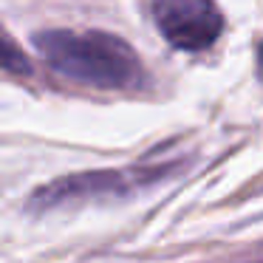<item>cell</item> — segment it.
I'll return each mask as SVG.
<instances>
[{"label": "cell", "instance_id": "1", "mask_svg": "<svg viewBox=\"0 0 263 263\" xmlns=\"http://www.w3.org/2000/svg\"><path fill=\"white\" fill-rule=\"evenodd\" d=\"M37 48L54 71L93 88H127L139 80V57L105 31H46Z\"/></svg>", "mask_w": 263, "mask_h": 263}, {"label": "cell", "instance_id": "2", "mask_svg": "<svg viewBox=\"0 0 263 263\" xmlns=\"http://www.w3.org/2000/svg\"><path fill=\"white\" fill-rule=\"evenodd\" d=\"M156 23L164 40L181 51H204L223 29V17L212 0H161Z\"/></svg>", "mask_w": 263, "mask_h": 263}, {"label": "cell", "instance_id": "3", "mask_svg": "<svg viewBox=\"0 0 263 263\" xmlns=\"http://www.w3.org/2000/svg\"><path fill=\"white\" fill-rule=\"evenodd\" d=\"M0 68L12 71V74H29V60H26V54L12 40H6L3 31H0Z\"/></svg>", "mask_w": 263, "mask_h": 263}]
</instances>
